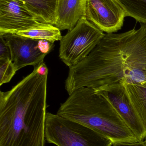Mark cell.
I'll return each mask as SVG.
<instances>
[{"label": "cell", "mask_w": 146, "mask_h": 146, "mask_svg": "<svg viewBox=\"0 0 146 146\" xmlns=\"http://www.w3.org/2000/svg\"><path fill=\"white\" fill-rule=\"evenodd\" d=\"M146 86V24L123 33H105L83 60L69 68V95L82 87L120 83Z\"/></svg>", "instance_id": "1"}, {"label": "cell", "mask_w": 146, "mask_h": 146, "mask_svg": "<svg viewBox=\"0 0 146 146\" xmlns=\"http://www.w3.org/2000/svg\"><path fill=\"white\" fill-rule=\"evenodd\" d=\"M48 75L34 67L12 89L0 92V146H45Z\"/></svg>", "instance_id": "2"}, {"label": "cell", "mask_w": 146, "mask_h": 146, "mask_svg": "<svg viewBox=\"0 0 146 146\" xmlns=\"http://www.w3.org/2000/svg\"><path fill=\"white\" fill-rule=\"evenodd\" d=\"M57 114L91 129L113 144L140 142L110 103L93 88L74 91Z\"/></svg>", "instance_id": "3"}, {"label": "cell", "mask_w": 146, "mask_h": 146, "mask_svg": "<svg viewBox=\"0 0 146 146\" xmlns=\"http://www.w3.org/2000/svg\"><path fill=\"white\" fill-rule=\"evenodd\" d=\"M46 142L57 146H112L111 140L81 123L47 112Z\"/></svg>", "instance_id": "4"}, {"label": "cell", "mask_w": 146, "mask_h": 146, "mask_svg": "<svg viewBox=\"0 0 146 146\" xmlns=\"http://www.w3.org/2000/svg\"><path fill=\"white\" fill-rule=\"evenodd\" d=\"M105 33L85 17L69 31L60 41L59 56L69 67L86 58L100 42Z\"/></svg>", "instance_id": "5"}, {"label": "cell", "mask_w": 146, "mask_h": 146, "mask_svg": "<svg viewBox=\"0 0 146 146\" xmlns=\"http://www.w3.org/2000/svg\"><path fill=\"white\" fill-rule=\"evenodd\" d=\"M84 6L87 19L106 33L121 30L127 17L116 0H84Z\"/></svg>", "instance_id": "6"}, {"label": "cell", "mask_w": 146, "mask_h": 146, "mask_svg": "<svg viewBox=\"0 0 146 146\" xmlns=\"http://www.w3.org/2000/svg\"><path fill=\"white\" fill-rule=\"evenodd\" d=\"M106 99L140 142L146 138V131L127 94L124 85L116 83L94 88Z\"/></svg>", "instance_id": "7"}, {"label": "cell", "mask_w": 146, "mask_h": 146, "mask_svg": "<svg viewBox=\"0 0 146 146\" xmlns=\"http://www.w3.org/2000/svg\"><path fill=\"white\" fill-rule=\"evenodd\" d=\"M43 23L20 0H0V35L13 34Z\"/></svg>", "instance_id": "8"}, {"label": "cell", "mask_w": 146, "mask_h": 146, "mask_svg": "<svg viewBox=\"0 0 146 146\" xmlns=\"http://www.w3.org/2000/svg\"><path fill=\"white\" fill-rule=\"evenodd\" d=\"M2 36L9 47L10 60L17 71L28 66H37L44 62L47 55L38 48V40L12 34Z\"/></svg>", "instance_id": "9"}, {"label": "cell", "mask_w": 146, "mask_h": 146, "mask_svg": "<svg viewBox=\"0 0 146 146\" xmlns=\"http://www.w3.org/2000/svg\"><path fill=\"white\" fill-rule=\"evenodd\" d=\"M84 0H57L55 26L60 31H71L85 17Z\"/></svg>", "instance_id": "10"}, {"label": "cell", "mask_w": 146, "mask_h": 146, "mask_svg": "<svg viewBox=\"0 0 146 146\" xmlns=\"http://www.w3.org/2000/svg\"><path fill=\"white\" fill-rule=\"evenodd\" d=\"M35 14L41 23L55 25L57 0H20Z\"/></svg>", "instance_id": "11"}, {"label": "cell", "mask_w": 146, "mask_h": 146, "mask_svg": "<svg viewBox=\"0 0 146 146\" xmlns=\"http://www.w3.org/2000/svg\"><path fill=\"white\" fill-rule=\"evenodd\" d=\"M122 83L146 131V86Z\"/></svg>", "instance_id": "12"}, {"label": "cell", "mask_w": 146, "mask_h": 146, "mask_svg": "<svg viewBox=\"0 0 146 146\" xmlns=\"http://www.w3.org/2000/svg\"><path fill=\"white\" fill-rule=\"evenodd\" d=\"M12 34L34 40H45L54 43L62 38L61 31L55 26L43 24L39 26L20 31Z\"/></svg>", "instance_id": "13"}, {"label": "cell", "mask_w": 146, "mask_h": 146, "mask_svg": "<svg viewBox=\"0 0 146 146\" xmlns=\"http://www.w3.org/2000/svg\"><path fill=\"white\" fill-rule=\"evenodd\" d=\"M126 12L127 16L146 24V0H116Z\"/></svg>", "instance_id": "14"}, {"label": "cell", "mask_w": 146, "mask_h": 146, "mask_svg": "<svg viewBox=\"0 0 146 146\" xmlns=\"http://www.w3.org/2000/svg\"><path fill=\"white\" fill-rule=\"evenodd\" d=\"M16 72L10 59L0 60V86L10 82Z\"/></svg>", "instance_id": "15"}, {"label": "cell", "mask_w": 146, "mask_h": 146, "mask_svg": "<svg viewBox=\"0 0 146 146\" xmlns=\"http://www.w3.org/2000/svg\"><path fill=\"white\" fill-rule=\"evenodd\" d=\"M10 57L9 47L2 36H0V60L10 59Z\"/></svg>", "instance_id": "16"}, {"label": "cell", "mask_w": 146, "mask_h": 146, "mask_svg": "<svg viewBox=\"0 0 146 146\" xmlns=\"http://www.w3.org/2000/svg\"><path fill=\"white\" fill-rule=\"evenodd\" d=\"M54 43L45 40H38L37 47L39 51L43 54L47 55L54 48Z\"/></svg>", "instance_id": "17"}, {"label": "cell", "mask_w": 146, "mask_h": 146, "mask_svg": "<svg viewBox=\"0 0 146 146\" xmlns=\"http://www.w3.org/2000/svg\"><path fill=\"white\" fill-rule=\"evenodd\" d=\"M39 74L42 76L48 75L49 70L48 68L44 62H41L37 66H34Z\"/></svg>", "instance_id": "18"}, {"label": "cell", "mask_w": 146, "mask_h": 146, "mask_svg": "<svg viewBox=\"0 0 146 146\" xmlns=\"http://www.w3.org/2000/svg\"><path fill=\"white\" fill-rule=\"evenodd\" d=\"M113 146H146L145 141L141 142L128 143V142H120L113 144Z\"/></svg>", "instance_id": "19"}, {"label": "cell", "mask_w": 146, "mask_h": 146, "mask_svg": "<svg viewBox=\"0 0 146 146\" xmlns=\"http://www.w3.org/2000/svg\"><path fill=\"white\" fill-rule=\"evenodd\" d=\"M145 142H146V139L145 140Z\"/></svg>", "instance_id": "20"}]
</instances>
